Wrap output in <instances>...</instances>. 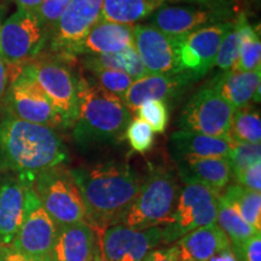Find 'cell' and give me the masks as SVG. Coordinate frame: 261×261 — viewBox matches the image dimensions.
I'll return each instance as SVG.
<instances>
[{"label": "cell", "mask_w": 261, "mask_h": 261, "mask_svg": "<svg viewBox=\"0 0 261 261\" xmlns=\"http://www.w3.org/2000/svg\"><path fill=\"white\" fill-rule=\"evenodd\" d=\"M86 208V223L98 233L121 224L138 195L142 178L128 163L107 161L70 169Z\"/></svg>", "instance_id": "1"}, {"label": "cell", "mask_w": 261, "mask_h": 261, "mask_svg": "<svg viewBox=\"0 0 261 261\" xmlns=\"http://www.w3.org/2000/svg\"><path fill=\"white\" fill-rule=\"evenodd\" d=\"M68 151L55 128L16 119L0 117V168L22 179L63 165Z\"/></svg>", "instance_id": "2"}, {"label": "cell", "mask_w": 261, "mask_h": 261, "mask_svg": "<svg viewBox=\"0 0 261 261\" xmlns=\"http://www.w3.org/2000/svg\"><path fill=\"white\" fill-rule=\"evenodd\" d=\"M129 121L130 110L121 98L102 89L90 77H77V114L73 137L80 148L120 142Z\"/></svg>", "instance_id": "3"}, {"label": "cell", "mask_w": 261, "mask_h": 261, "mask_svg": "<svg viewBox=\"0 0 261 261\" xmlns=\"http://www.w3.org/2000/svg\"><path fill=\"white\" fill-rule=\"evenodd\" d=\"M179 191L172 171L165 166H152L121 224L136 230L166 226L172 221Z\"/></svg>", "instance_id": "4"}, {"label": "cell", "mask_w": 261, "mask_h": 261, "mask_svg": "<svg viewBox=\"0 0 261 261\" xmlns=\"http://www.w3.org/2000/svg\"><path fill=\"white\" fill-rule=\"evenodd\" d=\"M73 57L62 55H39L22 67L46 93L60 113L65 128L74 125L77 114V77L71 67Z\"/></svg>", "instance_id": "5"}, {"label": "cell", "mask_w": 261, "mask_h": 261, "mask_svg": "<svg viewBox=\"0 0 261 261\" xmlns=\"http://www.w3.org/2000/svg\"><path fill=\"white\" fill-rule=\"evenodd\" d=\"M33 188L44 210L57 227L86 221L83 196L70 169L63 165L35 175Z\"/></svg>", "instance_id": "6"}, {"label": "cell", "mask_w": 261, "mask_h": 261, "mask_svg": "<svg viewBox=\"0 0 261 261\" xmlns=\"http://www.w3.org/2000/svg\"><path fill=\"white\" fill-rule=\"evenodd\" d=\"M48 29L33 10L17 9L0 27V57L22 67L41 54Z\"/></svg>", "instance_id": "7"}, {"label": "cell", "mask_w": 261, "mask_h": 261, "mask_svg": "<svg viewBox=\"0 0 261 261\" xmlns=\"http://www.w3.org/2000/svg\"><path fill=\"white\" fill-rule=\"evenodd\" d=\"M219 194L197 182H185L178 196L172 221L162 226L163 246L174 244L196 228L215 224Z\"/></svg>", "instance_id": "8"}, {"label": "cell", "mask_w": 261, "mask_h": 261, "mask_svg": "<svg viewBox=\"0 0 261 261\" xmlns=\"http://www.w3.org/2000/svg\"><path fill=\"white\" fill-rule=\"evenodd\" d=\"M5 113L16 119L51 128L64 127V121L41 87L22 73L9 85L3 99Z\"/></svg>", "instance_id": "9"}, {"label": "cell", "mask_w": 261, "mask_h": 261, "mask_svg": "<svg viewBox=\"0 0 261 261\" xmlns=\"http://www.w3.org/2000/svg\"><path fill=\"white\" fill-rule=\"evenodd\" d=\"M234 108L211 86H204L182 109L179 127L182 130L212 137H228Z\"/></svg>", "instance_id": "10"}, {"label": "cell", "mask_w": 261, "mask_h": 261, "mask_svg": "<svg viewBox=\"0 0 261 261\" xmlns=\"http://www.w3.org/2000/svg\"><path fill=\"white\" fill-rule=\"evenodd\" d=\"M233 24V19L201 27L178 38V71L194 81L202 79L215 65L221 41Z\"/></svg>", "instance_id": "11"}, {"label": "cell", "mask_w": 261, "mask_h": 261, "mask_svg": "<svg viewBox=\"0 0 261 261\" xmlns=\"http://www.w3.org/2000/svg\"><path fill=\"white\" fill-rule=\"evenodd\" d=\"M24 180V213L11 247L28 255L50 256L57 225L40 203L33 188V180Z\"/></svg>", "instance_id": "12"}, {"label": "cell", "mask_w": 261, "mask_h": 261, "mask_svg": "<svg viewBox=\"0 0 261 261\" xmlns=\"http://www.w3.org/2000/svg\"><path fill=\"white\" fill-rule=\"evenodd\" d=\"M99 238L107 261H143L150 250L163 246L162 226L136 230L117 224L106 228Z\"/></svg>", "instance_id": "13"}, {"label": "cell", "mask_w": 261, "mask_h": 261, "mask_svg": "<svg viewBox=\"0 0 261 261\" xmlns=\"http://www.w3.org/2000/svg\"><path fill=\"white\" fill-rule=\"evenodd\" d=\"M231 12L202 5L163 4L150 15L152 27L171 38H180L205 25L231 21Z\"/></svg>", "instance_id": "14"}, {"label": "cell", "mask_w": 261, "mask_h": 261, "mask_svg": "<svg viewBox=\"0 0 261 261\" xmlns=\"http://www.w3.org/2000/svg\"><path fill=\"white\" fill-rule=\"evenodd\" d=\"M103 0H70L63 15L50 31L51 47L58 55H67L84 39L102 15Z\"/></svg>", "instance_id": "15"}, {"label": "cell", "mask_w": 261, "mask_h": 261, "mask_svg": "<svg viewBox=\"0 0 261 261\" xmlns=\"http://www.w3.org/2000/svg\"><path fill=\"white\" fill-rule=\"evenodd\" d=\"M135 47L148 74L178 71V38H171L151 24L135 25Z\"/></svg>", "instance_id": "16"}, {"label": "cell", "mask_w": 261, "mask_h": 261, "mask_svg": "<svg viewBox=\"0 0 261 261\" xmlns=\"http://www.w3.org/2000/svg\"><path fill=\"white\" fill-rule=\"evenodd\" d=\"M100 257L99 233L86 221L57 227L51 261H96Z\"/></svg>", "instance_id": "17"}, {"label": "cell", "mask_w": 261, "mask_h": 261, "mask_svg": "<svg viewBox=\"0 0 261 261\" xmlns=\"http://www.w3.org/2000/svg\"><path fill=\"white\" fill-rule=\"evenodd\" d=\"M133 45H135V25L114 23L100 17L91 27L83 40L74 45L64 56L113 55Z\"/></svg>", "instance_id": "18"}, {"label": "cell", "mask_w": 261, "mask_h": 261, "mask_svg": "<svg viewBox=\"0 0 261 261\" xmlns=\"http://www.w3.org/2000/svg\"><path fill=\"white\" fill-rule=\"evenodd\" d=\"M194 80L187 73L149 74L133 81L123 97V103L130 112L149 100L167 103L180 96Z\"/></svg>", "instance_id": "19"}, {"label": "cell", "mask_w": 261, "mask_h": 261, "mask_svg": "<svg viewBox=\"0 0 261 261\" xmlns=\"http://www.w3.org/2000/svg\"><path fill=\"white\" fill-rule=\"evenodd\" d=\"M24 213V180L14 173L0 177V246H11Z\"/></svg>", "instance_id": "20"}, {"label": "cell", "mask_w": 261, "mask_h": 261, "mask_svg": "<svg viewBox=\"0 0 261 261\" xmlns=\"http://www.w3.org/2000/svg\"><path fill=\"white\" fill-rule=\"evenodd\" d=\"M178 261H210L231 247L228 237L217 223L190 231L174 243Z\"/></svg>", "instance_id": "21"}, {"label": "cell", "mask_w": 261, "mask_h": 261, "mask_svg": "<svg viewBox=\"0 0 261 261\" xmlns=\"http://www.w3.org/2000/svg\"><path fill=\"white\" fill-rule=\"evenodd\" d=\"M184 182H197L221 194L232 178L227 158H187L175 160Z\"/></svg>", "instance_id": "22"}, {"label": "cell", "mask_w": 261, "mask_h": 261, "mask_svg": "<svg viewBox=\"0 0 261 261\" xmlns=\"http://www.w3.org/2000/svg\"><path fill=\"white\" fill-rule=\"evenodd\" d=\"M260 83L261 70L247 73L227 70L217 75L208 86L217 91L234 109H240L250 106V102H259Z\"/></svg>", "instance_id": "23"}, {"label": "cell", "mask_w": 261, "mask_h": 261, "mask_svg": "<svg viewBox=\"0 0 261 261\" xmlns=\"http://www.w3.org/2000/svg\"><path fill=\"white\" fill-rule=\"evenodd\" d=\"M171 151L175 160L187 158H227L232 145L230 137H212L189 130L172 133Z\"/></svg>", "instance_id": "24"}, {"label": "cell", "mask_w": 261, "mask_h": 261, "mask_svg": "<svg viewBox=\"0 0 261 261\" xmlns=\"http://www.w3.org/2000/svg\"><path fill=\"white\" fill-rule=\"evenodd\" d=\"M166 2L168 0H103L100 17L114 23L135 25Z\"/></svg>", "instance_id": "25"}, {"label": "cell", "mask_w": 261, "mask_h": 261, "mask_svg": "<svg viewBox=\"0 0 261 261\" xmlns=\"http://www.w3.org/2000/svg\"><path fill=\"white\" fill-rule=\"evenodd\" d=\"M84 67L87 70L92 68H100V69L122 71L132 77L133 81L149 75L137 54L135 45L113 55L86 56L84 60Z\"/></svg>", "instance_id": "26"}, {"label": "cell", "mask_w": 261, "mask_h": 261, "mask_svg": "<svg viewBox=\"0 0 261 261\" xmlns=\"http://www.w3.org/2000/svg\"><path fill=\"white\" fill-rule=\"evenodd\" d=\"M255 31L253 25L249 24L246 15L241 14L233 19V24L227 34L225 35L215 58V65L223 71L232 69L238 60L241 45L250 33Z\"/></svg>", "instance_id": "27"}, {"label": "cell", "mask_w": 261, "mask_h": 261, "mask_svg": "<svg viewBox=\"0 0 261 261\" xmlns=\"http://www.w3.org/2000/svg\"><path fill=\"white\" fill-rule=\"evenodd\" d=\"M220 196L232 205L250 226L261 231V192L232 184L227 185Z\"/></svg>", "instance_id": "28"}, {"label": "cell", "mask_w": 261, "mask_h": 261, "mask_svg": "<svg viewBox=\"0 0 261 261\" xmlns=\"http://www.w3.org/2000/svg\"><path fill=\"white\" fill-rule=\"evenodd\" d=\"M228 137L233 142L260 144L261 119L259 110L250 106L234 110Z\"/></svg>", "instance_id": "29"}, {"label": "cell", "mask_w": 261, "mask_h": 261, "mask_svg": "<svg viewBox=\"0 0 261 261\" xmlns=\"http://www.w3.org/2000/svg\"><path fill=\"white\" fill-rule=\"evenodd\" d=\"M217 223L224 233L226 234L231 243H238L248 240L254 234L260 233L253 226H250L246 220L238 214V212L230 203H227L219 195L217 211Z\"/></svg>", "instance_id": "30"}, {"label": "cell", "mask_w": 261, "mask_h": 261, "mask_svg": "<svg viewBox=\"0 0 261 261\" xmlns=\"http://www.w3.org/2000/svg\"><path fill=\"white\" fill-rule=\"evenodd\" d=\"M261 69V41L260 34L256 32L250 33L241 45L238 60L232 67L233 71H259Z\"/></svg>", "instance_id": "31"}, {"label": "cell", "mask_w": 261, "mask_h": 261, "mask_svg": "<svg viewBox=\"0 0 261 261\" xmlns=\"http://www.w3.org/2000/svg\"><path fill=\"white\" fill-rule=\"evenodd\" d=\"M89 73L92 75V80L99 85L102 89L108 91L114 96L121 98L123 97L133 84V79L122 71L100 69V68H92L89 69Z\"/></svg>", "instance_id": "32"}, {"label": "cell", "mask_w": 261, "mask_h": 261, "mask_svg": "<svg viewBox=\"0 0 261 261\" xmlns=\"http://www.w3.org/2000/svg\"><path fill=\"white\" fill-rule=\"evenodd\" d=\"M230 163L232 178L238 173L250 167L256 162H261V143L260 144H249V143L233 142L227 156Z\"/></svg>", "instance_id": "33"}, {"label": "cell", "mask_w": 261, "mask_h": 261, "mask_svg": "<svg viewBox=\"0 0 261 261\" xmlns=\"http://www.w3.org/2000/svg\"><path fill=\"white\" fill-rule=\"evenodd\" d=\"M138 119L148 123L154 130V133L166 132V128L168 126L169 112L168 106L166 102L162 100H149V102L143 103L133 112Z\"/></svg>", "instance_id": "34"}, {"label": "cell", "mask_w": 261, "mask_h": 261, "mask_svg": "<svg viewBox=\"0 0 261 261\" xmlns=\"http://www.w3.org/2000/svg\"><path fill=\"white\" fill-rule=\"evenodd\" d=\"M123 138L127 139L130 149L138 154H145L150 151L155 142L154 130L148 123L138 117L130 120L125 129Z\"/></svg>", "instance_id": "35"}, {"label": "cell", "mask_w": 261, "mask_h": 261, "mask_svg": "<svg viewBox=\"0 0 261 261\" xmlns=\"http://www.w3.org/2000/svg\"><path fill=\"white\" fill-rule=\"evenodd\" d=\"M70 0H44L37 9L33 11L37 14L40 18V21L46 25L48 32L54 28V25L57 23L58 19L63 15V12L69 5ZM50 35V34H48Z\"/></svg>", "instance_id": "36"}, {"label": "cell", "mask_w": 261, "mask_h": 261, "mask_svg": "<svg viewBox=\"0 0 261 261\" xmlns=\"http://www.w3.org/2000/svg\"><path fill=\"white\" fill-rule=\"evenodd\" d=\"M231 249L238 261H261V232L242 242L231 243Z\"/></svg>", "instance_id": "37"}, {"label": "cell", "mask_w": 261, "mask_h": 261, "mask_svg": "<svg viewBox=\"0 0 261 261\" xmlns=\"http://www.w3.org/2000/svg\"><path fill=\"white\" fill-rule=\"evenodd\" d=\"M238 185L255 192H261V162H256L233 177Z\"/></svg>", "instance_id": "38"}, {"label": "cell", "mask_w": 261, "mask_h": 261, "mask_svg": "<svg viewBox=\"0 0 261 261\" xmlns=\"http://www.w3.org/2000/svg\"><path fill=\"white\" fill-rule=\"evenodd\" d=\"M22 65H11L0 57V103L4 99V96L9 85L21 74Z\"/></svg>", "instance_id": "39"}, {"label": "cell", "mask_w": 261, "mask_h": 261, "mask_svg": "<svg viewBox=\"0 0 261 261\" xmlns=\"http://www.w3.org/2000/svg\"><path fill=\"white\" fill-rule=\"evenodd\" d=\"M0 261H51V259L50 256L28 255L11 246H0Z\"/></svg>", "instance_id": "40"}, {"label": "cell", "mask_w": 261, "mask_h": 261, "mask_svg": "<svg viewBox=\"0 0 261 261\" xmlns=\"http://www.w3.org/2000/svg\"><path fill=\"white\" fill-rule=\"evenodd\" d=\"M143 261H178V253L175 244L155 248L144 256Z\"/></svg>", "instance_id": "41"}, {"label": "cell", "mask_w": 261, "mask_h": 261, "mask_svg": "<svg viewBox=\"0 0 261 261\" xmlns=\"http://www.w3.org/2000/svg\"><path fill=\"white\" fill-rule=\"evenodd\" d=\"M179 2H187L190 4L207 6L211 9L223 10V11L231 12V8L237 0H179Z\"/></svg>", "instance_id": "42"}, {"label": "cell", "mask_w": 261, "mask_h": 261, "mask_svg": "<svg viewBox=\"0 0 261 261\" xmlns=\"http://www.w3.org/2000/svg\"><path fill=\"white\" fill-rule=\"evenodd\" d=\"M210 261H238V260L230 247L227 248V249L223 250V252H220L219 254H217V255H214Z\"/></svg>", "instance_id": "43"}, {"label": "cell", "mask_w": 261, "mask_h": 261, "mask_svg": "<svg viewBox=\"0 0 261 261\" xmlns=\"http://www.w3.org/2000/svg\"><path fill=\"white\" fill-rule=\"evenodd\" d=\"M14 2L17 4L18 9L35 10L44 0H14Z\"/></svg>", "instance_id": "44"}, {"label": "cell", "mask_w": 261, "mask_h": 261, "mask_svg": "<svg viewBox=\"0 0 261 261\" xmlns=\"http://www.w3.org/2000/svg\"><path fill=\"white\" fill-rule=\"evenodd\" d=\"M6 12V8L5 6L0 5V27H2V23H3V17H4V14Z\"/></svg>", "instance_id": "45"}, {"label": "cell", "mask_w": 261, "mask_h": 261, "mask_svg": "<svg viewBox=\"0 0 261 261\" xmlns=\"http://www.w3.org/2000/svg\"><path fill=\"white\" fill-rule=\"evenodd\" d=\"M96 261H107V260H104L103 257H100V259H98V260H96Z\"/></svg>", "instance_id": "46"}]
</instances>
